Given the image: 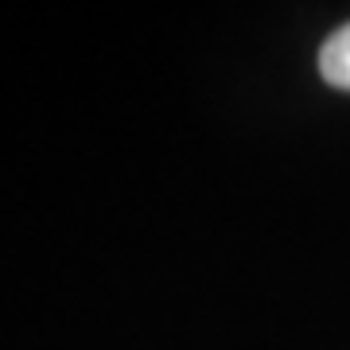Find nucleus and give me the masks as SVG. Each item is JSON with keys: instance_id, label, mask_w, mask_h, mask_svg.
<instances>
[{"instance_id": "obj_1", "label": "nucleus", "mask_w": 350, "mask_h": 350, "mask_svg": "<svg viewBox=\"0 0 350 350\" xmlns=\"http://www.w3.org/2000/svg\"><path fill=\"white\" fill-rule=\"evenodd\" d=\"M319 75H323L327 86L350 90V24L331 31L327 43L319 47Z\"/></svg>"}]
</instances>
